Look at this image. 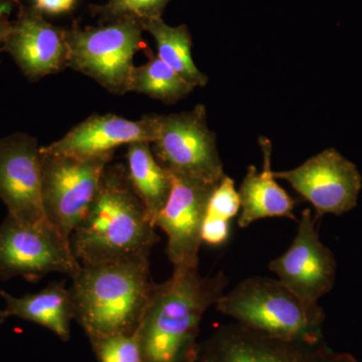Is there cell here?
Returning <instances> with one entry per match:
<instances>
[{"label": "cell", "mask_w": 362, "mask_h": 362, "mask_svg": "<svg viewBox=\"0 0 362 362\" xmlns=\"http://www.w3.org/2000/svg\"><path fill=\"white\" fill-rule=\"evenodd\" d=\"M228 277L221 272L202 276L199 265L175 267L157 284L138 327L144 362H194L202 317L225 294Z\"/></svg>", "instance_id": "cell-1"}, {"label": "cell", "mask_w": 362, "mask_h": 362, "mask_svg": "<svg viewBox=\"0 0 362 362\" xmlns=\"http://www.w3.org/2000/svg\"><path fill=\"white\" fill-rule=\"evenodd\" d=\"M156 225L135 194L123 164H108L94 202L71 237L81 265L149 257Z\"/></svg>", "instance_id": "cell-2"}, {"label": "cell", "mask_w": 362, "mask_h": 362, "mask_svg": "<svg viewBox=\"0 0 362 362\" xmlns=\"http://www.w3.org/2000/svg\"><path fill=\"white\" fill-rule=\"evenodd\" d=\"M148 258L81 265L71 277L74 319L90 341L138 329L157 286L150 276Z\"/></svg>", "instance_id": "cell-3"}, {"label": "cell", "mask_w": 362, "mask_h": 362, "mask_svg": "<svg viewBox=\"0 0 362 362\" xmlns=\"http://www.w3.org/2000/svg\"><path fill=\"white\" fill-rule=\"evenodd\" d=\"M216 310L238 324L288 340H321L325 319L319 304L303 301L279 280L252 277L223 294Z\"/></svg>", "instance_id": "cell-4"}, {"label": "cell", "mask_w": 362, "mask_h": 362, "mask_svg": "<svg viewBox=\"0 0 362 362\" xmlns=\"http://www.w3.org/2000/svg\"><path fill=\"white\" fill-rule=\"evenodd\" d=\"M143 26L125 18L100 28L75 25L66 32L68 66L115 95L130 92L133 58L142 47Z\"/></svg>", "instance_id": "cell-5"}, {"label": "cell", "mask_w": 362, "mask_h": 362, "mask_svg": "<svg viewBox=\"0 0 362 362\" xmlns=\"http://www.w3.org/2000/svg\"><path fill=\"white\" fill-rule=\"evenodd\" d=\"M40 158L45 218L71 240L94 202L113 154L78 157L52 153L40 147Z\"/></svg>", "instance_id": "cell-6"}, {"label": "cell", "mask_w": 362, "mask_h": 362, "mask_svg": "<svg viewBox=\"0 0 362 362\" xmlns=\"http://www.w3.org/2000/svg\"><path fill=\"white\" fill-rule=\"evenodd\" d=\"M154 145L157 161L169 173L216 185L223 173L216 136L206 122L204 105L192 111L159 115Z\"/></svg>", "instance_id": "cell-7"}, {"label": "cell", "mask_w": 362, "mask_h": 362, "mask_svg": "<svg viewBox=\"0 0 362 362\" xmlns=\"http://www.w3.org/2000/svg\"><path fill=\"white\" fill-rule=\"evenodd\" d=\"M80 267L71 240L51 223L25 225L7 214L0 225V280L21 277L35 283L51 273L73 277Z\"/></svg>", "instance_id": "cell-8"}, {"label": "cell", "mask_w": 362, "mask_h": 362, "mask_svg": "<svg viewBox=\"0 0 362 362\" xmlns=\"http://www.w3.org/2000/svg\"><path fill=\"white\" fill-rule=\"evenodd\" d=\"M194 362H357L318 341L270 337L240 324L223 326L197 346Z\"/></svg>", "instance_id": "cell-9"}, {"label": "cell", "mask_w": 362, "mask_h": 362, "mask_svg": "<svg viewBox=\"0 0 362 362\" xmlns=\"http://www.w3.org/2000/svg\"><path fill=\"white\" fill-rule=\"evenodd\" d=\"M276 180L287 181L315 209V218L341 216L357 206L362 176L356 164L327 148L290 170L273 171Z\"/></svg>", "instance_id": "cell-10"}, {"label": "cell", "mask_w": 362, "mask_h": 362, "mask_svg": "<svg viewBox=\"0 0 362 362\" xmlns=\"http://www.w3.org/2000/svg\"><path fill=\"white\" fill-rule=\"evenodd\" d=\"M316 221L310 209H305L291 246L269 264L280 282L310 304H318L332 290L337 270L334 254L321 242Z\"/></svg>", "instance_id": "cell-11"}, {"label": "cell", "mask_w": 362, "mask_h": 362, "mask_svg": "<svg viewBox=\"0 0 362 362\" xmlns=\"http://www.w3.org/2000/svg\"><path fill=\"white\" fill-rule=\"evenodd\" d=\"M0 199L16 221L30 226L49 223L42 206L40 147L32 136L14 134L0 140Z\"/></svg>", "instance_id": "cell-12"}, {"label": "cell", "mask_w": 362, "mask_h": 362, "mask_svg": "<svg viewBox=\"0 0 362 362\" xmlns=\"http://www.w3.org/2000/svg\"><path fill=\"white\" fill-rule=\"evenodd\" d=\"M170 173L171 192L154 225L168 237L166 252L175 267L199 265L207 204L216 185Z\"/></svg>", "instance_id": "cell-13"}, {"label": "cell", "mask_w": 362, "mask_h": 362, "mask_svg": "<svg viewBox=\"0 0 362 362\" xmlns=\"http://www.w3.org/2000/svg\"><path fill=\"white\" fill-rule=\"evenodd\" d=\"M158 128L159 115H147L133 121L114 114H94L58 141L42 149L78 157L109 156L114 154V150L121 145L140 141L153 143Z\"/></svg>", "instance_id": "cell-14"}, {"label": "cell", "mask_w": 362, "mask_h": 362, "mask_svg": "<svg viewBox=\"0 0 362 362\" xmlns=\"http://www.w3.org/2000/svg\"><path fill=\"white\" fill-rule=\"evenodd\" d=\"M6 37L7 49L30 78L59 73L68 66L66 32L40 16H25Z\"/></svg>", "instance_id": "cell-15"}, {"label": "cell", "mask_w": 362, "mask_h": 362, "mask_svg": "<svg viewBox=\"0 0 362 362\" xmlns=\"http://www.w3.org/2000/svg\"><path fill=\"white\" fill-rule=\"evenodd\" d=\"M263 152V170L256 166L247 168L239 189L240 214L238 225L245 228L255 221L268 218H288L296 221L294 209L296 199L278 185L271 168L272 143L268 138L259 137Z\"/></svg>", "instance_id": "cell-16"}, {"label": "cell", "mask_w": 362, "mask_h": 362, "mask_svg": "<svg viewBox=\"0 0 362 362\" xmlns=\"http://www.w3.org/2000/svg\"><path fill=\"white\" fill-rule=\"evenodd\" d=\"M0 296L6 301V311L9 316L44 326L62 341L70 339L74 304L70 289H66L65 283H52L39 293L18 298L0 289Z\"/></svg>", "instance_id": "cell-17"}, {"label": "cell", "mask_w": 362, "mask_h": 362, "mask_svg": "<svg viewBox=\"0 0 362 362\" xmlns=\"http://www.w3.org/2000/svg\"><path fill=\"white\" fill-rule=\"evenodd\" d=\"M150 144L145 141L130 143L126 157L131 185L154 223L170 195L171 176L157 161Z\"/></svg>", "instance_id": "cell-18"}, {"label": "cell", "mask_w": 362, "mask_h": 362, "mask_svg": "<svg viewBox=\"0 0 362 362\" xmlns=\"http://www.w3.org/2000/svg\"><path fill=\"white\" fill-rule=\"evenodd\" d=\"M143 30L156 40L158 58L192 87H204L209 78L195 66L192 56V40L185 25L170 26L162 18L140 21Z\"/></svg>", "instance_id": "cell-19"}, {"label": "cell", "mask_w": 362, "mask_h": 362, "mask_svg": "<svg viewBox=\"0 0 362 362\" xmlns=\"http://www.w3.org/2000/svg\"><path fill=\"white\" fill-rule=\"evenodd\" d=\"M194 88L158 57L135 66L131 78L130 92L144 94L163 103L173 105L188 96Z\"/></svg>", "instance_id": "cell-20"}, {"label": "cell", "mask_w": 362, "mask_h": 362, "mask_svg": "<svg viewBox=\"0 0 362 362\" xmlns=\"http://www.w3.org/2000/svg\"><path fill=\"white\" fill-rule=\"evenodd\" d=\"M100 362H144L137 330L131 334H114L93 340Z\"/></svg>", "instance_id": "cell-21"}, {"label": "cell", "mask_w": 362, "mask_h": 362, "mask_svg": "<svg viewBox=\"0 0 362 362\" xmlns=\"http://www.w3.org/2000/svg\"><path fill=\"white\" fill-rule=\"evenodd\" d=\"M170 0H108L104 6L95 7V11L107 21L131 18L143 21L161 18Z\"/></svg>", "instance_id": "cell-22"}, {"label": "cell", "mask_w": 362, "mask_h": 362, "mask_svg": "<svg viewBox=\"0 0 362 362\" xmlns=\"http://www.w3.org/2000/svg\"><path fill=\"white\" fill-rule=\"evenodd\" d=\"M240 209L239 192L235 190V181L228 175H223L214 187L207 204L206 216L230 221Z\"/></svg>", "instance_id": "cell-23"}, {"label": "cell", "mask_w": 362, "mask_h": 362, "mask_svg": "<svg viewBox=\"0 0 362 362\" xmlns=\"http://www.w3.org/2000/svg\"><path fill=\"white\" fill-rule=\"evenodd\" d=\"M230 237V221L220 218H204L202 225V240L211 246H221Z\"/></svg>", "instance_id": "cell-24"}, {"label": "cell", "mask_w": 362, "mask_h": 362, "mask_svg": "<svg viewBox=\"0 0 362 362\" xmlns=\"http://www.w3.org/2000/svg\"><path fill=\"white\" fill-rule=\"evenodd\" d=\"M37 9L44 13L59 14L73 9L76 0H33Z\"/></svg>", "instance_id": "cell-25"}, {"label": "cell", "mask_w": 362, "mask_h": 362, "mask_svg": "<svg viewBox=\"0 0 362 362\" xmlns=\"http://www.w3.org/2000/svg\"><path fill=\"white\" fill-rule=\"evenodd\" d=\"M9 315L7 314L6 310H0V325H2L6 322V319L8 318Z\"/></svg>", "instance_id": "cell-26"}, {"label": "cell", "mask_w": 362, "mask_h": 362, "mask_svg": "<svg viewBox=\"0 0 362 362\" xmlns=\"http://www.w3.org/2000/svg\"><path fill=\"white\" fill-rule=\"evenodd\" d=\"M7 33L6 30H4V26H2L1 23H0V39L4 37H6Z\"/></svg>", "instance_id": "cell-27"}]
</instances>
